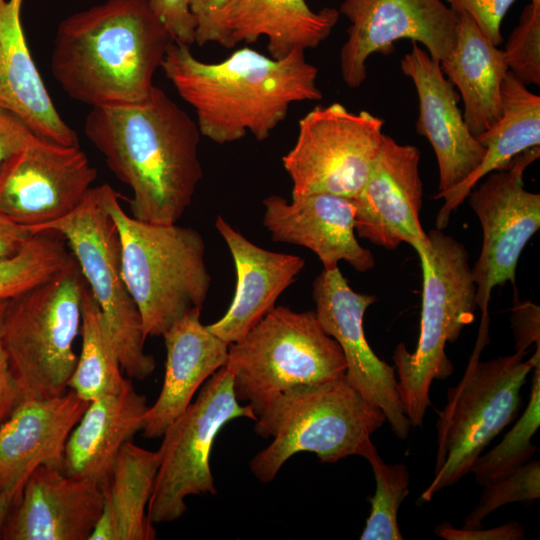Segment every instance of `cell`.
I'll return each mask as SVG.
<instances>
[{
  "label": "cell",
  "mask_w": 540,
  "mask_h": 540,
  "mask_svg": "<svg viewBox=\"0 0 540 540\" xmlns=\"http://www.w3.org/2000/svg\"><path fill=\"white\" fill-rule=\"evenodd\" d=\"M84 132L107 167L129 186L130 214L153 224H174L191 204L202 178L201 133L159 87L138 104L93 107Z\"/></svg>",
  "instance_id": "obj_1"
},
{
  "label": "cell",
  "mask_w": 540,
  "mask_h": 540,
  "mask_svg": "<svg viewBox=\"0 0 540 540\" xmlns=\"http://www.w3.org/2000/svg\"><path fill=\"white\" fill-rule=\"evenodd\" d=\"M161 69L194 109L201 135L218 144L248 133L264 141L293 103L323 97L318 68L303 50L274 59L243 47L220 62L207 63L195 58L189 46L173 42Z\"/></svg>",
  "instance_id": "obj_2"
},
{
  "label": "cell",
  "mask_w": 540,
  "mask_h": 540,
  "mask_svg": "<svg viewBox=\"0 0 540 540\" xmlns=\"http://www.w3.org/2000/svg\"><path fill=\"white\" fill-rule=\"evenodd\" d=\"M173 42L149 0H106L62 20L51 72L69 97L92 108L138 104Z\"/></svg>",
  "instance_id": "obj_3"
},
{
  "label": "cell",
  "mask_w": 540,
  "mask_h": 540,
  "mask_svg": "<svg viewBox=\"0 0 540 540\" xmlns=\"http://www.w3.org/2000/svg\"><path fill=\"white\" fill-rule=\"evenodd\" d=\"M101 200L120 238L122 275L141 316L145 338L163 333L187 311L201 308L211 283L201 234L174 224L135 219L109 185Z\"/></svg>",
  "instance_id": "obj_4"
},
{
  "label": "cell",
  "mask_w": 540,
  "mask_h": 540,
  "mask_svg": "<svg viewBox=\"0 0 540 540\" xmlns=\"http://www.w3.org/2000/svg\"><path fill=\"white\" fill-rule=\"evenodd\" d=\"M255 422V433L273 440L251 459L250 469L260 482L268 483L299 452L315 453L322 463L364 457L371 435L386 417L343 376L282 393Z\"/></svg>",
  "instance_id": "obj_5"
},
{
  "label": "cell",
  "mask_w": 540,
  "mask_h": 540,
  "mask_svg": "<svg viewBox=\"0 0 540 540\" xmlns=\"http://www.w3.org/2000/svg\"><path fill=\"white\" fill-rule=\"evenodd\" d=\"M413 248L423 275L420 335L413 352L399 343L393 361L405 414L412 427H420L432 404V382L453 373L446 344L455 342L473 322L477 304L468 252L462 243L436 229Z\"/></svg>",
  "instance_id": "obj_6"
},
{
  "label": "cell",
  "mask_w": 540,
  "mask_h": 540,
  "mask_svg": "<svg viewBox=\"0 0 540 540\" xmlns=\"http://www.w3.org/2000/svg\"><path fill=\"white\" fill-rule=\"evenodd\" d=\"M489 332L478 331L477 341L460 382L447 391L439 413L435 475L421 494L429 502L434 494L457 483L485 447L509 424L521 407V390L528 374L540 363V346L526 353L480 361Z\"/></svg>",
  "instance_id": "obj_7"
},
{
  "label": "cell",
  "mask_w": 540,
  "mask_h": 540,
  "mask_svg": "<svg viewBox=\"0 0 540 540\" xmlns=\"http://www.w3.org/2000/svg\"><path fill=\"white\" fill-rule=\"evenodd\" d=\"M87 283L73 256L61 272L7 301L3 342L21 400L64 394L77 364Z\"/></svg>",
  "instance_id": "obj_8"
},
{
  "label": "cell",
  "mask_w": 540,
  "mask_h": 540,
  "mask_svg": "<svg viewBox=\"0 0 540 540\" xmlns=\"http://www.w3.org/2000/svg\"><path fill=\"white\" fill-rule=\"evenodd\" d=\"M226 367L237 400L247 401L256 417L292 388L346 373L343 352L316 312L285 306H275L242 339L229 344Z\"/></svg>",
  "instance_id": "obj_9"
},
{
  "label": "cell",
  "mask_w": 540,
  "mask_h": 540,
  "mask_svg": "<svg viewBox=\"0 0 540 540\" xmlns=\"http://www.w3.org/2000/svg\"><path fill=\"white\" fill-rule=\"evenodd\" d=\"M42 231L57 232L67 241L109 325L123 372L137 380L149 377L155 359L144 350L141 316L122 275L119 233L99 186L68 215L32 230Z\"/></svg>",
  "instance_id": "obj_10"
},
{
  "label": "cell",
  "mask_w": 540,
  "mask_h": 540,
  "mask_svg": "<svg viewBox=\"0 0 540 540\" xmlns=\"http://www.w3.org/2000/svg\"><path fill=\"white\" fill-rule=\"evenodd\" d=\"M241 417L257 419L249 404H239L232 373L225 365L203 383L197 398L162 435L160 465L148 504L153 524L182 517L190 495L216 494L210 468L212 446L220 430Z\"/></svg>",
  "instance_id": "obj_11"
},
{
  "label": "cell",
  "mask_w": 540,
  "mask_h": 540,
  "mask_svg": "<svg viewBox=\"0 0 540 540\" xmlns=\"http://www.w3.org/2000/svg\"><path fill=\"white\" fill-rule=\"evenodd\" d=\"M383 125L380 117L365 110L351 112L340 103L318 105L305 114L294 146L282 157L292 197H356L378 153Z\"/></svg>",
  "instance_id": "obj_12"
},
{
  "label": "cell",
  "mask_w": 540,
  "mask_h": 540,
  "mask_svg": "<svg viewBox=\"0 0 540 540\" xmlns=\"http://www.w3.org/2000/svg\"><path fill=\"white\" fill-rule=\"evenodd\" d=\"M540 147L517 155L505 169L493 171L469 192V204L479 219L483 241L471 268L481 322H489L492 290L510 282L515 287L519 257L540 228V195L525 189V169L539 158Z\"/></svg>",
  "instance_id": "obj_13"
},
{
  "label": "cell",
  "mask_w": 540,
  "mask_h": 540,
  "mask_svg": "<svg viewBox=\"0 0 540 540\" xmlns=\"http://www.w3.org/2000/svg\"><path fill=\"white\" fill-rule=\"evenodd\" d=\"M96 177L79 146L34 134L0 164V213L33 230L71 213Z\"/></svg>",
  "instance_id": "obj_14"
},
{
  "label": "cell",
  "mask_w": 540,
  "mask_h": 540,
  "mask_svg": "<svg viewBox=\"0 0 540 540\" xmlns=\"http://www.w3.org/2000/svg\"><path fill=\"white\" fill-rule=\"evenodd\" d=\"M339 13L350 22L340 50L341 77L350 88L365 81L369 57L390 54L399 39L424 45L438 63L454 48L459 15L441 0H343Z\"/></svg>",
  "instance_id": "obj_15"
},
{
  "label": "cell",
  "mask_w": 540,
  "mask_h": 540,
  "mask_svg": "<svg viewBox=\"0 0 540 540\" xmlns=\"http://www.w3.org/2000/svg\"><path fill=\"white\" fill-rule=\"evenodd\" d=\"M312 297L322 328L343 352L347 381L381 409L392 432L405 440L412 426L398 392L395 367L378 358L364 333L363 317L376 296L355 292L335 267L316 277Z\"/></svg>",
  "instance_id": "obj_16"
},
{
  "label": "cell",
  "mask_w": 540,
  "mask_h": 540,
  "mask_svg": "<svg viewBox=\"0 0 540 540\" xmlns=\"http://www.w3.org/2000/svg\"><path fill=\"white\" fill-rule=\"evenodd\" d=\"M420 151L384 134L370 173L354 197L355 232L388 250L427 239L420 223L423 185Z\"/></svg>",
  "instance_id": "obj_17"
},
{
  "label": "cell",
  "mask_w": 540,
  "mask_h": 540,
  "mask_svg": "<svg viewBox=\"0 0 540 540\" xmlns=\"http://www.w3.org/2000/svg\"><path fill=\"white\" fill-rule=\"evenodd\" d=\"M412 44L400 68L412 80L418 96L416 131L429 141L436 155L439 185L435 198L439 199L478 167L485 148L469 130L458 106L460 95L440 64L418 43Z\"/></svg>",
  "instance_id": "obj_18"
},
{
  "label": "cell",
  "mask_w": 540,
  "mask_h": 540,
  "mask_svg": "<svg viewBox=\"0 0 540 540\" xmlns=\"http://www.w3.org/2000/svg\"><path fill=\"white\" fill-rule=\"evenodd\" d=\"M103 491L89 479L42 465L27 479L4 524L6 540H89L101 516Z\"/></svg>",
  "instance_id": "obj_19"
},
{
  "label": "cell",
  "mask_w": 540,
  "mask_h": 540,
  "mask_svg": "<svg viewBox=\"0 0 540 540\" xmlns=\"http://www.w3.org/2000/svg\"><path fill=\"white\" fill-rule=\"evenodd\" d=\"M89 403L70 389L19 402L0 425V496L14 506L36 468H62L67 439Z\"/></svg>",
  "instance_id": "obj_20"
},
{
  "label": "cell",
  "mask_w": 540,
  "mask_h": 540,
  "mask_svg": "<svg viewBox=\"0 0 540 540\" xmlns=\"http://www.w3.org/2000/svg\"><path fill=\"white\" fill-rule=\"evenodd\" d=\"M263 225L275 242L290 243L312 250L325 270L346 261L356 271L366 272L375 265L370 250L362 247L355 235L354 198L314 193L292 197L279 195L263 200Z\"/></svg>",
  "instance_id": "obj_21"
},
{
  "label": "cell",
  "mask_w": 540,
  "mask_h": 540,
  "mask_svg": "<svg viewBox=\"0 0 540 540\" xmlns=\"http://www.w3.org/2000/svg\"><path fill=\"white\" fill-rule=\"evenodd\" d=\"M215 227L232 255L236 287L226 313L207 327L229 345L242 339L276 306L278 297L304 268L305 260L257 246L222 216H217Z\"/></svg>",
  "instance_id": "obj_22"
},
{
  "label": "cell",
  "mask_w": 540,
  "mask_h": 540,
  "mask_svg": "<svg viewBox=\"0 0 540 540\" xmlns=\"http://www.w3.org/2000/svg\"><path fill=\"white\" fill-rule=\"evenodd\" d=\"M340 13L312 10L305 0H231L213 17L221 46L267 38L270 57L282 59L296 50L316 48L331 34Z\"/></svg>",
  "instance_id": "obj_23"
},
{
  "label": "cell",
  "mask_w": 540,
  "mask_h": 540,
  "mask_svg": "<svg viewBox=\"0 0 540 540\" xmlns=\"http://www.w3.org/2000/svg\"><path fill=\"white\" fill-rule=\"evenodd\" d=\"M200 314L201 308L190 309L162 335L165 374L160 394L144 417L141 431L147 438L162 437L203 383L227 363L229 345L202 324Z\"/></svg>",
  "instance_id": "obj_24"
},
{
  "label": "cell",
  "mask_w": 540,
  "mask_h": 540,
  "mask_svg": "<svg viewBox=\"0 0 540 540\" xmlns=\"http://www.w3.org/2000/svg\"><path fill=\"white\" fill-rule=\"evenodd\" d=\"M23 0H0V105L39 137L79 146L77 133L61 118L31 56L21 21Z\"/></svg>",
  "instance_id": "obj_25"
},
{
  "label": "cell",
  "mask_w": 540,
  "mask_h": 540,
  "mask_svg": "<svg viewBox=\"0 0 540 540\" xmlns=\"http://www.w3.org/2000/svg\"><path fill=\"white\" fill-rule=\"evenodd\" d=\"M147 409L146 397L132 382L118 393L90 401L67 439L63 472L103 488L123 446L142 430Z\"/></svg>",
  "instance_id": "obj_26"
},
{
  "label": "cell",
  "mask_w": 540,
  "mask_h": 540,
  "mask_svg": "<svg viewBox=\"0 0 540 540\" xmlns=\"http://www.w3.org/2000/svg\"><path fill=\"white\" fill-rule=\"evenodd\" d=\"M499 118L476 139L485 148L478 167L460 184L441 195L444 204L436 217V227L444 229L451 213L486 175L505 169L519 154L540 147V97L508 71L501 89Z\"/></svg>",
  "instance_id": "obj_27"
},
{
  "label": "cell",
  "mask_w": 540,
  "mask_h": 540,
  "mask_svg": "<svg viewBox=\"0 0 540 540\" xmlns=\"http://www.w3.org/2000/svg\"><path fill=\"white\" fill-rule=\"evenodd\" d=\"M439 64L457 88L464 104V120L477 136L501 114L502 83L509 71L503 50L482 34L467 13H462L454 48Z\"/></svg>",
  "instance_id": "obj_28"
},
{
  "label": "cell",
  "mask_w": 540,
  "mask_h": 540,
  "mask_svg": "<svg viewBox=\"0 0 540 540\" xmlns=\"http://www.w3.org/2000/svg\"><path fill=\"white\" fill-rule=\"evenodd\" d=\"M159 451L127 442L102 488L103 508L89 540H153L148 504L160 465Z\"/></svg>",
  "instance_id": "obj_29"
},
{
  "label": "cell",
  "mask_w": 540,
  "mask_h": 540,
  "mask_svg": "<svg viewBox=\"0 0 540 540\" xmlns=\"http://www.w3.org/2000/svg\"><path fill=\"white\" fill-rule=\"evenodd\" d=\"M81 352L68 389L92 401L122 391L131 381L124 377L109 325L88 285L83 292Z\"/></svg>",
  "instance_id": "obj_30"
},
{
  "label": "cell",
  "mask_w": 540,
  "mask_h": 540,
  "mask_svg": "<svg viewBox=\"0 0 540 540\" xmlns=\"http://www.w3.org/2000/svg\"><path fill=\"white\" fill-rule=\"evenodd\" d=\"M73 254L57 232L35 233L12 256L0 258V301L45 282L65 269Z\"/></svg>",
  "instance_id": "obj_31"
},
{
  "label": "cell",
  "mask_w": 540,
  "mask_h": 540,
  "mask_svg": "<svg viewBox=\"0 0 540 540\" xmlns=\"http://www.w3.org/2000/svg\"><path fill=\"white\" fill-rule=\"evenodd\" d=\"M533 371L529 403L520 419L496 447L479 455L470 469L481 486L524 464L537 450L531 439L540 426V363Z\"/></svg>",
  "instance_id": "obj_32"
},
{
  "label": "cell",
  "mask_w": 540,
  "mask_h": 540,
  "mask_svg": "<svg viewBox=\"0 0 540 540\" xmlns=\"http://www.w3.org/2000/svg\"><path fill=\"white\" fill-rule=\"evenodd\" d=\"M364 458L370 463L375 478V493L369 498L371 511L361 540H402L398 511L409 494L410 477L404 464H387L372 443Z\"/></svg>",
  "instance_id": "obj_33"
},
{
  "label": "cell",
  "mask_w": 540,
  "mask_h": 540,
  "mask_svg": "<svg viewBox=\"0 0 540 540\" xmlns=\"http://www.w3.org/2000/svg\"><path fill=\"white\" fill-rule=\"evenodd\" d=\"M479 502L464 519V528L481 526L482 520L494 510L506 504H524L540 497L539 460H528L509 473L485 485Z\"/></svg>",
  "instance_id": "obj_34"
},
{
  "label": "cell",
  "mask_w": 540,
  "mask_h": 540,
  "mask_svg": "<svg viewBox=\"0 0 540 540\" xmlns=\"http://www.w3.org/2000/svg\"><path fill=\"white\" fill-rule=\"evenodd\" d=\"M509 71L524 84L540 85V5L530 3L503 50Z\"/></svg>",
  "instance_id": "obj_35"
},
{
  "label": "cell",
  "mask_w": 540,
  "mask_h": 540,
  "mask_svg": "<svg viewBox=\"0 0 540 540\" xmlns=\"http://www.w3.org/2000/svg\"><path fill=\"white\" fill-rule=\"evenodd\" d=\"M457 14L467 13L495 46L503 42L501 22L516 0H446Z\"/></svg>",
  "instance_id": "obj_36"
},
{
  "label": "cell",
  "mask_w": 540,
  "mask_h": 540,
  "mask_svg": "<svg viewBox=\"0 0 540 540\" xmlns=\"http://www.w3.org/2000/svg\"><path fill=\"white\" fill-rule=\"evenodd\" d=\"M150 6L175 43H195V19L190 0H149Z\"/></svg>",
  "instance_id": "obj_37"
},
{
  "label": "cell",
  "mask_w": 540,
  "mask_h": 540,
  "mask_svg": "<svg viewBox=\"0 0 540 540\" xmlns=\"http://www.w3.org/2000/svg\"><path fill=\"white\" fill-rule=\"evenodd\" d=\"M512 330L517 352L527 353L532 344L540 346V310L531 301H517L511 315Z\"/></svg>",
  "instance_id": "obj_38"
},
{
  "label": "cell",
  "mask_w": 540,
  "mask_h": 540,
  "mask_svg": "<svg viewBox=\"0 0 540 540\" xmlns=\"http://www.w3.org/2000/svg\"><path fill=\"white\" fill-rule=\"evenodd\" d=\"M435 533L447 540H520L525 538L524 527L517 521H510L501 526L481 529L455 528L448 522L436 527Z\"/></svg>",
  "instance_id": "obj_39"
},
{
  "label": "cell",
  "mask_w": 540,
  "mask_h": 540,
  "mask_svg": "<svg viewBox=\"0 0 540 540\" xmlns=\"http://www.w3.org/2000/svg\"><path fill=\"white\" fill-rule=\"evenodd\" d=\"M33 135L20 117L0 105V164L19 151Z\"/></svg>",
  "instance_id": "obj_40"
},
{
  "label": "cell",
  "mask_w": 540,
  "mask_h": 540,
  "mask_svg": "<svg viewBox=\"0 0 540 540\" xmlns=\"http://www.w3.org/2000/svg\"><path fill=\"white\" fill-rule=\"evenodd\" d=\"M7 301H0V425L21 401L3 342L2 324Z\"/></svg>",
  "instance_id": "obj_41"
},
{
  "label": "cell",
  "mask_w": 540,
  "mask_h": 540,
  "mask_svg": "<svg viewBox=\"0 0 540 540\" xmlns=\"http://www.w3.org/2000/svg\"><path fill=\"white\" fill-rule=\"evenodd\" d=\"M231 0H190V10L195 19V43L203 46L217 42L218 35L213 24V17Z\"/></svg>",
  "instance_id": "obj_42"
},
{
  "label": "cell",
  "mask_w": 540,
  "mask_h": 540,
  "mask_svg": "<svg viewBox=\"0 0 540 540\" xmlns=\"http://www.w3.org/2000/svg\"><path fill=\"white\" fill-rule=\"evenodd\" d=\"M33 235L29 227L19 225L0 213V258L17 253Z\"/></svg>",
  "instance_id": "obj_43"
},
{
  "label": "cell",
  "mask_w": 540,
  "mask_h": 540,
  "mask_svg": "<svg viewBox=\"0 0 540 540\" xmlns=\"http://www.w3.org/2000/svg\"><path fill=\"white\" fill-rule=\"evenodd\" d=\"M11 508L12 502L7 498L0 496V539L2 538L4 524Z\"/></svg>",
  "instance_id": "obj_44"
},
{
  "label": "cell",
  "mask_w": 540,
  "mask_h": 540,
  "mask_svg": "<svg viewBox=\"0 0 540 540\" xmlns=\"http://www.w3.org/2000/svg\"><path fill=\"white\" fill-rule=\"evenodd\" d=\"M530 3L540 5V0H530Z\"/></svg>",
  "instance_id": "obj_45"
}]
</instances>
